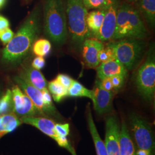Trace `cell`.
I'll return each instance as SVG.
<instances>
[{
  "label": "cell",
  "mask_w": 155,
  "mask_h": 155,
  "mask_svg": "<svg viewBox=\"0 0 155 155\" xmlns=\"http://www.w3.org/2000/svg\"><path fill=\"white\" fill-rule=\"evenodd\" d=\"M127 1H134V0H127Z\"/></svg>",
  "instance_id": "cell-37"
},
{
  "label": "cell",
  "mask_w": 155,
  "mask_h": 155,
  "mask_svg": "<svg viewBox=\"0 0 155 155\" xmlns=\"http://www.w3.org/2000/svg\"><path fill=\"white\" fill-rule=\"evenodd\" d=\"M13 113L11 89H8L0 99V115Z\"/></svg>",
  "instance_id": "cell-25"
},
{
  "label": "cell",
  "mask_w": 155,
  "mask_h": 155,
  "mask_svg": "<svg viewBox=\"0 0 155 155\" xmlns=\"http://www.w3.org/2000/svg\"><path fill=\"white\" fill-rule=\"evenodd\" d=\"M109 44L113 50L115 59L127 70H132L139 64L145 50V43L143 39L127 38Z\"/></svg>",
  "instance_id": "cell-5"
},
{
  "label": "cell",
  "mask_w": 155,
  "mask_h": 155,
  "mask_svg": "<svg viewBox=\"0 0 155 155\" xmlns=\"http://www.w3.org/2000/svg\"><path fill=\"white\" fill-rule=\"evenodd\" d=\"M56 79L63 86H64L67 90L69 89V87L71 86L74 81V79L70 77L69 75L67 74H58Z\"/></svg>",
  "instance_id": "cell-31"
},
{
  "label": "cell",
  "mask_w": 155,
  "mask_h": 155,
  "mask_svg": "<svg viewBox=\"0 0 155 155\" xmlns=\"http://www.w3.org/2000/svg\"><path fill=\"white\" fill-rule=\"evenodd\" d=\"M105 12L106 9H97L87 13L86 23L91 36L94 37L99 31L103 22Z\"/></svg>",
  "instance_id": "cell-20"
},
{
  "label": "cell",
  "mask_w": 155,
  "mask_h": 155,
  "mask_svg": "<svg viewBox=\"0 0 155 155\" xmlns=\"http://www.w3.org/2000/svg\"><path fill=\"white\" fill-rule=\"evenodd\" d=\"M15 33L10 28L0 31V41L4 45H6L13 38Z\"/></svg>",
  "instance_id": "cell-29"
},
{
  "label": "cell",
  "mask_w": 155,
  "mask_h": 155,
  "mask_svg": "<svg viewBox=\"0 0 155 155\" xmlns=\"http://www.w3.org/2000/svg\"><path fill=\"white\" fill-rule=\"evenodd\" d=\"M13 113L20 118L24 117L41 116L32 101L17 84L11 89Z\"/></svg>",
  "instance_id": "cell-8"
},
{
  "label": "cell",
  "mask_w": 155,
  "mask_h": 155,
  "mask_svg": "<svg viewBox=\"0 0 155 155\" xmlns=\"http://www.w3.org/2000/svg\"><path fill=\"white\" fill-rule=\"evenodd\" d=\"M93 91L92 101L94 109L97 113L104 114L112 110L114 92L103 89L100 85V79H98L95 81Z\"/></svg>",
  "instance_id": "cell-12"
},
{
  "label": "cell",
  "mask_w": 155,
  "mask_h": 155,
  "mask_svg": "<svg viewBox=\"0 0 155 155\" xmlns=\"http://www.w3.org/2000/svg\"><path fill=\"white\" fill-rule=\"evenodd\" d=\"M87 9H106L114 0H82Z\"/></svg>",
  "instance_id": "cell-26"
},
{
  "label": "cell",
  "mask_w": 155,
  "mask_h": 155,
  "mask_svg": "<svg viewBox=\"0 0 155 155\" xmlns=\"http://www.w3.org/2000/svg\"><path fill=\"white\" fill-rule=\"evenodd\" d=\"M140 13L150 27L155 25V0H139Z\"/></svg>",
  "instance_id": "cell-21"
},
{
  "label": "cell",
  "mask_w": 155,
  "mask_h": 155,
  "mask_svg": "<svg viewBox=\"0 0 155 155\" xmlns=\"http://www.w3.org/2000/svg\"><path fill=\"white\" fill-rule=\"evenodd\" d=\"M22 124L33 126L56 142L58 136L56 133L55 122L50 118L44 116L24 117L20 118Z\"/></svg>",
  "instance_id": "cell-14"
},
{
  "label": "cell",
  "mask_w": 155,
  "mask_h": 155,
  "mask_svg": "<svg viewBox=\"0 0 155 155\" xmlns=\"http://www.w3.org/2000/svg\"><path fill=\"white\" fill-rule=\"evenodd\" d=\"M119 143L120 155H136L133 141L131 139L126 124L122 122L120 130Z\"/></svg>",
  "instance_id": "cell-19"
},
{
  "label": "cell",
  "mask_w": 155,
  "mask_h": 155,
  "mask_svg": "<svg viewBox=\"0 0 155 155\" xmlns=\"http://www.w3.org/2000/svg\"><path fill=\"white\" fill-rule=\"evenodd\" d=\"M95 69L97 77L100 80L118 75L125 77L127 75V69L116 59L100 63Z\"/></svg>",
  "instance_id": "cell-15"
},
{
  "label": "cell",
  "mask_w": 155,
  "mask_h": 155,
  "mask_svg": "<svg viewBox=\"0 0 155 155\" xmlns=\"http://www.w3.org/2000/svg\"><path fill=\"white\" fill-rule=\"evenodd\" d=\"M10 22L9 20L2 15H0V31L9 28Z\"/></svg>",
  "instance_id": "cell-34"
},
{
  "label": "cell",
  "mask_w": 155,
  "mask_h": 155,
  "mask_svg": "<svg viewBox=\"0 0 155 155\" xmlns=\"http://www.w3.org/2000/svg\"><path fill=\"white\" fill-rule=\"evenodd\" d=\"M135 84L140 95L151 101L155 92V54L154 47H150L146 59L139 67L135 78Z\"/></svg>",
  "instance_id": "cell-6"
},
{
  "label": "cell",
  "mask_w": 155,
  "mask_h": 155,
  "mask_svg": "<svg viewBox=\"0 0 155 155\" xmlns=\"http://www.w3.org/2000/svg\"><path fill=\"white\" fill-rule=\"evenodd\" d=\"M119 136L120 128L116 117L113 116L107 117L104 143L107 155H120Z\"/></svg>",
  "instance_id": "cell-11"
},
{
  "label": "cell",
  "mask_w": 155,
  "mask_h": 155,
  "mask_svg": "<svg viewBox=\"0 0 155 155\" xmlns=\"http://www.w3.org/2000/svg\"><path fill=\"white\" fill-rule=\"evenodd\" d=\"M45 61L43 57L37 56L33 60L31 63V66L36 70H41L45 67Z\"/></svg>",
  "instance_id": "cell-32"
},
{
  "label": "cell",
  "mask_w": 155,
  "mask_h": 155,
  "mask_svg": "<svg viewBox=\"0 0 155 155\" xmlns=\"http://www.w3.org/2000/svg\"><path fill=\"white\" fill-rule=\"evenodd\" d=\"M148 32L140 12L128 4L119 5L116 25L112 40L133 38L144 39Z\"/></svg>",
  "instance_id": "cell-2"
},
{
  "label": "cell",
  "mask_w": 155,
  "mask_h": 155,
  "mask_svg": "<svg viewBox=\"0 0 155 155\" xmlns=\"http://www.w3.org/2000/svg\"><path fill=\"white\" fill-rule=\"evenodd\" d=\"M55 132L58 137H67L70 133V125L69 124H59L56 123L55 127Z\"/></svg>",
  "instance_id": "cell-28"
},
{
  "label": "cell",
  "mask_w": 155,
  "mask_h": 155,
  "mask_svg": "<svg viewBox=\"0 0 155 155\" xmlns=\"http://www.w3.org/2000/svg\"><path fill=\"white\" fill-rule=\"evenodd\" d=\"M19 75L40 90L47 89L48 83L43 74L31 66H24Z\"/></svg>",
  "instance_id": "cell-16"
},
{
  "label": "cell",
  "mask_w": 155,
  "mask_h": 155,
  "mask_svg": "<svg viewBox=\"0 0 155 155\" xmlns=\"http://www.w3.org/2000/svg\"><path fill=\"white\" fill-rule=\"evenodd\" d=\"M51 44L47 39H40L35 41L32 46V51L37 56L45 57L48 55L51 51Z\"/></svg>",
  "instance_id": "cell-24"
},
{
  "label": "cell",
  "mask_w": 155,
  "mask_h": 155,
  "mask_svg": "<svg viewBox=\"0 0 155 155\" xmlns=\"http://www.w3.org/2000/svg\"><path fill=\"white\" fill-rule=\"evenodd\" d=\"M47 89L56 102H61L68 96V90L63 86L56 79L48 83Z\"/></svg>",
  "instance_id": "cell-22"
},
{
  "label": "cell",
  "mask_w": 155,
  "mask_h": 155,
  "mask_svg": "<svg viewBox=\"0 0 155 155\" xmlns=\"http://www.w3.org/2000/svg\"><path fill=\"white\" fill-rule=\"evenodd\" d=\"M132 130L139 152L153 155V136L148 122L141 117L133 114L130 118Z\"/></svg>",
  "instance_id": "cell-7"
},
{
  "label": "cell",
  "mask_w": 155,
  "mask_h": 155,
  "mask_svg": "<svg viewBox=\"0 0 155 155\" xmlns=\"http://www.w3.org/2000/svg\"><path fill=\"white\" fill-rule=\"evenodd\" d=\"M43 27L45 35L56 44L66 41L68 32L62 0H45Z\"/></svg>",
  "instance_id": "cell-3"
},
{
  "label": "cell",
  "mask_w": 155,
  "mask_h": 155,
  "mask_svg": "<svg viewBox=\"0 0 155 155\" xmlns=\"http://www.w3.org/2000/svg\"><path fill=\"white\" fill-rule=\"evenodd\" d=\"M125 77L120 75L110 77L113 87V91H118L122 87L125 82Z\"/></svg>",
  "instance_id": "cell-30"
},
{
  "label": "cell",
  "mask_w": 155,
  "mask_h": 155,
  "mask_svg": "<svg viewBox=\"0 0 155 155\" xmlns=\"http://www.w3.org/2000/svg\"><path fill=\"white\" fill-rule=\"evenodd\" d=\"M68 96L71 97H87L92 100L93 91L87 89L79 82L74 80L72 84L68 89Z\"/></svg>",
  "instance_id": "cell-23"
},
{
  "label": "cell",
  "mask_w": 155,
  "mask_h": 155,
  "mask_svg": "<svg viewBox=\"0 0 155 155\" xmlns=\"http://www.w3.org/2000/svg\"><path fill=\"white\" fill-rule=\"evenodd\" d=\"M105 45L96 39H86L81 47L83 61L89 68H96L100 64L98 55Z\"/></svg>",
  "instance_id": "cell-13"
},
{
  "label": "cell",
  "mask_w": 155,
  "mask_h": 155,
  "mask_svg": "<svg viewBox=\"0 0 155 155\" xmlns=\"http://www.w3.org/2000/svg\"><path fill=\"white\" fill-rule=\"evenodd\" d=\"M66 13L72 41L81 48L84 41L91 37L86 23L87 9L82 0H67Z\"/></svg>",
  "instance_id": "cell-4"
},
{
  "label": "cell",
  "mask_w": 155,
  "mask_h": 155,
  "mask_svg": "<svg viewBox=\"0 0 155 155\" xmlns=\"http://www.w3.org/2000/svg\"><path fill=\"white\" fill-rule=\"evenodd\" d=\"M114 59H115V57L113 50L110 45L107 44L106 46L105 45L104 48L101 50L99 53L98 60L100 61V63H104Z\"/></svg>",
  "instance_id": "cell-27"
},
{
  "label": "cell",
  "mask_w": 155,
  "mask_h": 155,
  "mask_svg": "<svg viewBox=\"0 0 155 155\" xmlns=\"http://www.w3.org/2000/svg\"><path fill=\"white\" fill-rule=\"evenodd\" d=\"M87 119L88 122L89 130L94 141L97 155H107L106 150L105 143L101 138L100 134L97 131L96 126L94 124V120L91 114V111L90 109L89 104L87 106Z\"/></svg>",
  "instance_id": "cell-18"
},
{
  "label": "cell",
  "mask_w": 155,
  "mask_h": 155,
  "mask_svg": "<svg viewBox=\"0 0 155 155\" xmlns=\"http://www.w3.org/2000/svg\"><path fill=\"white\" fill-rule=\"evenodd\" d=\"M100 85L104 89L109 91H113V87L110 77L105 78L100 80Z\"/></svg>",
  "instance_id": "cell-33"
},
{
  "label": "cell",
  "mask_w": 155,
  "mask_h": 155,
  "mask_svg": "<svg viewBox=\"0 0 155 155\" xmlns=\"http://www.w3.org/2000/svg\"><path fill=\"white\" fill-rule=\"evenodd\" d=\"M7 0H0V10L5 6Z\"/></svg>",
  "instance_id": "cell-36"
},
{
  "label": "cell",
  "mask_w": 155,
  "mask_h": 155,
  "mask_svg": "<svg viewBox=\"0 0 155 155\" xmlns=\"http://www.w3.org/2000/svg\"><path fill=\"white\" fill-rule=\"evenodd\" d=\"M22 124L20 118L14 113L0 115V139L14 132Z\"/></svg>",
  "instance_id": "cell-17"
},
{
  "label": "cell",
  "mask_w": 155,
  "mask_h": 155,
  "mask_svg": "<svg viewBox=\"0 0 155 155\" xmlns=\"http://www.w3.org/2000/svg\"><path fill=\"white\" fill-rule=\"evenodd\" d=\"M119 6L118 0H114L106 9L105 15L99 31L94 39L102 42L112 40L116 25L117 13Z\"/></svg>",
  "instance_id": "cell-9"
},
{
  "label": "cell",
  "mask_w": 155,
  "mask_h": 155,
  "mask_svg": "<svg viewBox=\"0 0 155 155\" xmlns=\"http://www.w3.org/2000/svg\"><path fill=\"white\" fill-rule=\"evenodd\" d=\"M40 30V11L36 7L24 20L11 40L2 50L1 63L15 67L28 56Z\"/></svg>",
  "instance_id": "cell-1"
},
{
  "label": "cell",
  "mask_w": 155,
  "mask_h": 155,
  "mask_svg": "<svg viewBox=\"0 0 155 155\" xmlns=\"http://www.w3.org/2000/svg\"><path fill=\"white\" fill-rule=\"evenodd\" d=\"M4 93H5V90L4 88V86L2 83H0V99Z\"/></svg>",
  "instance_id": "cell-35"
},
{
  "label": "cell",
  "mask_w": 155,
  "mask_h": 155,
  "mask_svg": "<svg viewBox=\"0 0 155 155\" xmlns=\"http://www.w3.org/2000/svg\"><path fill=\"white\" fill-rule=\"evenodd\" d=\"M13 81L32 101L41 116L50 117V113L45 105L42 92L24 79L19 74L13 77Z\"/></svg>",
  "instance_id": "cell-10"
}]
</instances>
